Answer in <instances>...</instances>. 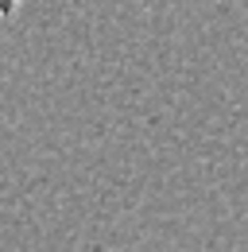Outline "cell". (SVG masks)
I'll use <instances>...</instances> for the list:
<instances>
[{
	"label": "cell",
	"mask_w": 248,
	"mask_h": 252,
	"mask_svg": "<svg viewBox=\"0 0 248 252\" xmlns=\"http://www.w3.org/2000/svg\"><path fill=\"white\" fill-rule=\"evenodd\" d=\"M20 4H24V0H0V20H8V16L20 8Z\"/></svg>",
	"instance_id": "obj_1"
}]
</instances>
